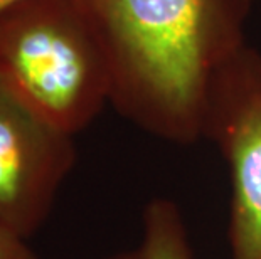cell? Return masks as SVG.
Listing matches in <instances>:
<instances>
[{
    "label": "cell",
    "mask_w": 261,
    "mask_h": 259,
    "mask_svg": "<svg viewBox=\"0 0 261 259\" xmlns=\"http://www.w3.org/2000/svg\"><path fill=\"white\" fill-rule=\"evenodd\" d=\"M254 0H80L108 61L110 104L160 140L204 138L209 93L246 42Z\"/></svg>",
    "instance_id": "cell-1"
},
{
    "label": "cell",
    "mask_w": 261,
    "mask_h": 259,
    "mask_svg": "<svg viewBox=\"0 0 261 259\" xmlns=\"http://www.w3.org/2000/svg\"><path fill=\"white\" fill-rule=\"evenodd\" d=\"M0 84L71 136L98 118L112 79L80 0H24L0 14Z\"/></svg>",
    "instance_id": "cell-2"
},
{
    "label": "cell",
    "mask_w": 261,
    "mask_h": 259,
    "mask_svg": "<svg viewBox=\"0 0 261 259\" xmlns=\"http://www.w3.org/2000/svg\"><path fill=\"white\" fill-rule=\"evenodd\" d=\"M204 138L229 170V259H261V52L254 47L246 46L216 76Z\"/></svg>",
    "instance_id": "cell-3"
},
{
    "label": "cell",
    "mask_w": 261,
    "mask_h": 259,
    "mask_svg": "<svg viewBox=\"0 0 261 259\" xmlns=\"http://www.w3.org/2000/svg\"><path fill=\"white\" fill-rule=\"evenodd\" d=\"M74 163V136L0 84V225L29 241L47 220Z\"/></svg>",
    "instance_id": "cell-4"
},
{
    "label": "cell",
    "mask_w": 261,
    "mask_h": 259,
    "mask_svg": "<svg viewBox=\"0 0 261 259\" xmlns=\"http://www.w3.org/2000/svg\"><path fill=\"white\" fill-rule=\"evenodd\" d=\"M103 259H194L179 206L169 199L148 202L137 244Z\"/></svg>",
    "instance_id": "cell-5"
},
{
    "label": "cell",
    "mask_w": 261,
    "mask_h": 259,
    "mask_svg": "<svg viewBox=\"0 0 261 259\" xmlns=\"http://www.w3.org/2000/svg\"><path fill=\"white\" fill-rule=\"evenodd\" d=\"M0 259H39L29 241L12 234L0 225Z\"/></svg>",
    "instance_id": "cell-6"
},
{
    "label": "cell",
    "mask_w": 261,
    "mask_h": 259,
    "mask_svg": "<svg viewBox=\"0 0 261 259\" xmlns=\"http://www.w3.org/2000/svg\"><path fill=\"white\" fill-rule=\"evenodd\" d=\"M20 2H24V0H0V14L7 12L9 9L15 7V5L20 4Z\"/></svg>",
    "instance_id": "cell-7"
}]
</instances>
